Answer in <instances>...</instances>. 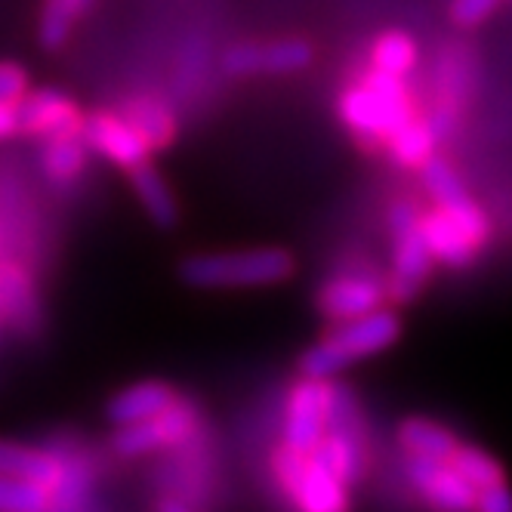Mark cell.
Here are the masks:
<instances>
[{
  "mask_svg": "<svg viewBox=\"0 0 512 512\" xmlns=\"http://www.w3.org/2000/svg\"><path fill=\"white\" fill-rule=\"evenodd\" d=\"M337 115L355 139L383 149L386 139L417 115V102L408 78L386 75L368 65V71L340 93Z\"/></svg>",
  "mask_w": 512,
  "mask_h": 512,
  "instance_id": "1",
  "label": "cell"
},
{
  "mask_svg": "<svg viewBox=\"0 0 512 512\" xmlns=\"http://www.w3.org/2000/svg\"><path fill=\"white\" fill-rule=\"evenodd\" d=\"M297 256L287 247H241L192 253L179 263V278L201 290H253L294 278Z\"/></svg>",
  "mask_w": 512,
  "mask_h": 512,
  "instance_id": "2",
  "label": "cell"
},
{
  "mask_svg": "<svg viewBox=\"0 0 512 512\" xmlns=\"http://www.w3.org/2000/svg\"><path fill=\"white\" fill-rule=\"evenodd\" d=\"M401 337V318L389 306H380L361 318L340 321L331 337L309 346L300 358V374L334 380L361 358H371L395 346Z\"/></svg>",
  "mask_w": 512,
  "mask_h": 512,
  "instance_id": "3",
  "label": "cell"
},
{
  "mask_svg": "<svg viewBox=\"0 0 512 512\" xmlns=\"http://www.w3.org/2000/svg\"><path fill=\"white\" fill-rule=\"evenodd\" d=\"M420 226L435 266H445L454 272L469 269L494 238V223L488 210L472 195L448 207L432 204L429 210H423Z\"/></svg>",
  "mask_w": 512,
  "mask_h": 512,
  "instance_id": "4",
  "label": "cell"
},
{
  "mask_svg": "<svg viewBox=\"0 0 512 512\" xmlns=\"http://www.w3.org/2000/svg\"><path fill=\"white\" fill-rule=\"evenodd\" d=\"M337 383L321 377H300L287 392L284 405V445L300 454H312L327 432Z\"/></svg>",
  "mask_w": 512,
  "mask_h": 512,
  "instance_id": "5",
  "label": "cell"
},
{
  "mask_svg": "<svg viewBox=\"0 0 512 512\" xmlns=\"http://www.w3.org/2000/svg\"><path fill=\"white\" fill-rule=\"evenodd\" d=\"M315 62V47L303 38H281L272 44H247L238 41L226 47L223 53V71L232 78H250V75H300Z\"/></svg>",
  "mask_w": 512,
  "mask_h": 512,
  "instance_id": "6",
  "label": "cell"
},
{
  "mask_svg": "<svg viewBox=\"0 0 512 512\" xmlns=\"http://www.w3.org/2000/svg\"><path fill=\"white\" fill-rule=\"evenodd\" d=\"M84 139L90 145V152L105 158L108 164H115L118 170L130 173L133 167L152 161V149L145 142L136 127L115 108H96L84 118Z\"/></svg>",
  "mask_w": 512,
  "mask_h": 512,
  "instance_id": "7",
  "label": "cell"
},
{
  "mask_svg": "<svg viewBox=\"0 0 512 512\" xmlns=\"http://www.w3.org/2000/svg\"><path fill=\"white\" fill-rule=\"evenodd\" d=\"M315 306L327 321H334V324L361 318L380 306H389L386 278L371 275V272H340L318 287Z\"/></svg>",
  "mask_w": 512,
  "mask_h": 512,
  "instance_id": "8",
  "label": "cell"
},
{
  "mask_svg": "<svg viewBox=\"0 0 512 512\" xmlns=\"http://www.w3.org/2000/svg\"><path fill=\"white\" fill-rule=\"evenodd\" d=\"M389 235H392V266L386 275L389 306H405V303L417 300V294L435 269V260H432V250L426 244L420 223L389 232Z\"/></svg>",
  "mask_w": 512,
  "mask_h": 512,
  "instance_id": "9",
  "label": "cell"
},
{
  "mask_svg": "<svg viewBox=\"0 0 512 512\" xmlns=\"http://www.w3.org/2000/svg\"><path fill=\"white\" fill-rule=\"evenodd\" d=\"M195 423H198V408L186 398H176L167 411H161L152 420L118 426V432L112 435V448L121 457L149 454V451H158L164 445H176L179 438H186L195 429Z\"/></svg>",
  "mask_w": 512,
  "mask_h": 512,
  "instance_id": "10",
  "label": "cell"
},
{
  "mask_svg": "<svg viewBox=\"0 0 512 512\" xmlns=\"http://www.w3.org/2000/svg\"><path fill=\"white\" fill-rule=\"evenodd\" d=\"M84 112L81 105L62 90L53 87H38L28 90V96L19 102V136L31 139H56L68 133L84 130Z\"/></svg>",
  "mask_w": 512,
  "mask_h": 512,
  "instance_id": "11",
  "label": "cell"
},
{
  "mask_svg": "<svg viewBox=\"0 0 512 512\" xmlns=\"http://www.w3.org/2000/svg\"><path fill=\"white\" fill-rule=\"evenodd\" d=\"M469 96H472V59L466 47H451L435 68V105L429 112V121L435 124L442 142L457 133Z\"/></svg>",
  "mask_w": 512,
  "mask_h": 512,
  "instance_id": "12",
  "label": "cell"
},
{
  "mask_svg": "<svg viewBox=\"0 0 512 512\" xmlns=\"http://www.w3.org/2000/svg\"><path fill=\"white\" fill-rule=\"evenodd\" d=\"M405 472H408L411 485L423 494V500L435 512H472L475 509L479 491L463 479L451 460L408 457Z\"/></svg>",
  "mask_w": 512,
  "mask_h": 512,
  "instance_id": "13",
  "label": "cell"
},
{
  "mask_svg": "<svg viewBox=\"0 0 512 512\" xmlns=\"http://www.w3.org/2000/svg\"><path fill=\"white\" fill-rule=\"evenodd\" d=\"M0 315L19 331H34L41 324L38 290L28 269L16 260H0Z\"/></svg>",
  "mask_w": 512,
  "mask_h": 512,
  "instance_id": "14",
  "label": "cell"
},
{
  "mask_svg": "<svg viewBox=\"0 0 512 512\" xmlns=\"http://www.w3.org/2000/svg\"><path fill=\"white\" fill-rule=\"evenodd\" d=\"M290 497H294V503L303 512H349L346 482L331 466H324L315 454H309L303 479L297 482Z\"/></svg>",
  "mask_w": 512,
  "mask_h": 512,
  "instance_id": "15",
  "label": "cell"
},
{
  "mask_svg": "<svg viewBox=\"0 0 512 512\" xmlns=\"http://www.w3.org/2000/svg\"><path fill=\"white\" fill-rule=\"evenodd\" d=\"M176 398H179V392L170 383H164V380H142L136 386L121 389L112 401H108V420H112L115 426L152 420L161 411H167Z\"/></svg>",
  "mask_w": 512,
  "mask_h": 512,
  "instance_id": "16",
  "label": "cell"
},
{
  "mask_svg": "<svg viewBox=\"0 0 512 512\" xmlns=\"http://www.w3.org/2000/svg\"><path fill=\"white\" fill-rule=\"evenodd\" d=\"M121 115L136 127V133L149 142L152 152H164L176 142L179 124L176 115L170 112V105L152 93H136L130 99H124L121 105Z\"/></svg>",
  "mask_w": 512,
  "mask_h": 512,
  "instance_id": "17",
  "label": "cell"
},
{
  "mask_svg": "<svg viewBox=\"0 0 512 512\" xmlns=\"http://www.w3.org/2000/svg\"><path fill=\"white\" fill-rule=\"evenodd\" d=\"M442 145V136H438L435 124L429 121V115H414L408 124H401L389 139H386V155L395 167L405 170H420Z\"/></svg>",
  "mask_w": 512,
  "mask_h": 512,
  "instance_id": "18",
  "label": "cell"
},
{
  "mask_svg": "<svg viewBox=\"0 0 512 512\" xmlns=\"http://www.w3.org/2000/svg\"><path fill=\"white\" fill-rule=\"evenodd\" d=\"M90 155L93 152H90L84 133L56 136L41 145V170L53 186H75V182L87 173Z\"/></svg>",
  "mask_w": 512,
  "mask_h": 512,
  "instance_id": "19",
  "label": "cell"
},
{
  "mask_svg": "<svg viewBox=\"0 0 512 512\" xmlns=\"http://www.w3.org/2000/svg\"><path fill=\"white\" fill-rule=\"evenodd\" d=\"M127 176H130L133 195L142 204L145 216H149L158 229H173L179 223V207H176V198L167 186V179L161 176V170L152 161H145V164L133 167Z\"/></svg>",
  "mask_w": 512,
  "mask_h": 512,
  "instance_id": "20",
  "label": "cell"
},
{
  "mask_svg": "<svg viewBox=\"0 0 512 512\" xmlns=\"http://www.w3.org/2000/svg\"><path fill=\"white\" fill-rule=\"evenodd\" d=\"M398 445L408 457H429V460H451L460 448L457 435L438 420L429 417H408L398 426Z\"/></svg>",
  "mask_w": 512,
  "mask_h": 512,
  "instance_id": "21",
  "label": "cell"
},
{
  "mask_svg": "<svg viewBox=\"0 0 512 512\" xmlns=\"http://www.w3.org/2000/svg\"><path fill=\"white\" fill-rule=\"evenodd\" d=\"M368 65L377 71H386V75L408 78L420 65V44L408 28H386L371 44Z\"/></svg>",
  "mask_w": 512,
  "mask_h": 512,
  "instance_id": "22",
  "label": "cell"
},
{
  "mask_svg": "<svg viewBox=\"0 0 512 512\" xmlns=\"http://www.w3.org/2000/svg\"><path fill=\"white\" fill-rule=\"evenodd\" d=\"M0 475L41 482V485H47L53 491L59 485L62 466L47 451L28 448V445H19V442H4V438H0Z\"/></svg>",
  "mask_w": 512,
  "mask_h": 512,
  "instance_id": "23",
  "label": "cell"
},
{
  "mask_svg": "<svg viewBox=\"0 0 512 512\" xmlns=\"http://www.w3.org/2000/svg\"><path fill=\"white\" fill-rule=\"evenodd\" d=\"M99 4V0H44L38 19V44L47 53L62 50L71 41L75 25Z\"/></svg>",
  "mask_w": 512,
  "mask_h": 512,
  "instance_id": "24",
  "label": "cell"
},
{
  "mask_svg": "<svg viewBox=\"0 0 512 512\" xmlns=\"http://www.w3.org/2000/svg\"><path fill=\"white\" fill-rule=\"evenodd\" d=\"M420 182H423V192L429 195L432 204L438 207H448V204H457L463 198H469L472 192L466 189V182L463 176L457 173V167L442 158V155H432L420 170Z\"/></svg>",
  "mask_w": 512,
  "mask_h": 512,
  "instance_id": "25",
  "label": "cell"
},
{
  "mask_svg": "<svg viewBox=\"0 0 512 512\" xmlns=\"http://www.w3.org/2000/svg\"><path fill=\"white\" fill-rule=\"evenodd\" d=\"M53 491L41 482L0 475V512H47Z\"/></svg>",
  "mask_w": 512,
  "mask_h": 512,
  "instance_id": "26",
  "label": "cell"
},
{
  "mask_svg": "<svg viewBox=\"0 0 512 512\" xmlns=\"http://www.w3.org/2000/svg\"><path fill=\"white\" fill-rule=\"evenodd\" d=\"M454 469L463 475V479L475 488V491H482V488H491V485H500L506 482V475L500 469V463L482 451V448H472V445H460L451 457Z\"/></svg>",
  "mask_w": 512,
  "mask_h": 512,
  "instance_id": "27",
  "label": "cell"
},
{
  "mask_svg": "<svg viewBox=\"0 0 512 512\" xmlns=\"http://www.w3.org/2000/svg\"><path fill=\"white\" fill-rule=\"evenodd\" d=\"M500 4L503 0H451L448 16L460 31H472V28L485 25L500 10Z\"/></svg>",
  "mask_w": 512,
  "mask_h": 512,
  "instance_id": "28",
  "label": "cell"
},
{
  "mask_svg": "<svg viewBox=\"0 0 512 512\" xmlns=\"http://www.w3.org/2000/svg\"><path fill=\"white\" fill-rule=\"evenodd\" d=\"M31 90L28 71L19 62H0V102H13L19 105Z\"/></svg>",
  "mask_w": 512,
  "mask_h": 512,
  "instance_id": "29",
  "label": "cell"
},
{
  "mask_svg": "<svg viewBox=\"0 0 512 512\" xmlns=\"http://www.w3.org/2000/svg\"><path fill=\"white\" fill-rule=\"evenodd\" d=\"M475 512H512V491L506 488V482L482 488L475 497Z\"/></svg>",
  "mask_w": 512,
  "mask_h": 512,
  "instance_id": "30",
  "label": "cell"
},
{
  "mask_svg": "<svg viewBox=\"0 0 512 512\" xmlns=\"http://www.w3.org/2000/svg\"><path fill=\"white\" fill-rule=\"evenodd\" d=\"M19 136V105L0 102V142Z\"/></svg>",
  "mask_w": 512,
  "mask_h": 512,
  "instance_id": "31",
  "label": "cell"
},
{
  "mask_svg": "<svg viewBox=\"0 0 512 512\" xmlns=\"http://www.w3.org/2000/svg\"><path fill=\"white\" fill-rule=\"evenodd\" d=\"M158 512H192L189 506H182V503H176V500H164L161 506H158Z\"/></svg>",
  "mask_w": 512,
  "mask_h": 512,
  "instance_id": "32",
  "label": "cell"
}]
</instances>
